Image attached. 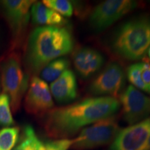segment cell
<instances>
[{
    "label": "cell",
    "instance_id": "6",
    "mask_svg": "<svg viewBox=\"0 0 150 150\" xmlns=\"http://www.w3.org/2000/svg\"><path fill=\"white\" fill-rule=\"evenodd\" d=\"M138 3L131 0H107L97 5L89 17L91 27L96 32L104 31L119 19L136 8Z\"/></svg>",
    "mask_w": 150,
    "mask_h": 150
},
{
    "label": "cell",
    "instance_id": "14",
    "mask_svg": "<svg viewBox=\"0 0 150 150\" xmlns=\"http://www.w3.org/2000/svg\"><path fill=\"white\" fill-rule=\"evenodd\" d=\"M31 20L33 24L47 27H64L66 20L61 15L47 8L42 2L35 1L31 8Z\"/></svg>",
    "mask_w": 150,
    "mask_h": 150
},
{
    "label": "cell",
    "instance_id": "9",
    "mask_svg": "<svg viewBox=\"0 0 150 150\" xmlns=\"http://www.w3.org/2000/svg\"><path fill=\"white\" fill-rule=\"evenodd\" d=\"M34 2V1L29 0H4L0 1L6 20L16 41L23 37L27 29L31 16V8Z\"/></svg>",
    "mask_w": 150,
    "mask_h": 150
},
{
    "label": "cell",
    "instance_id": "5",
    "mask_svg": "<svg viewBox=\"0 0 150 150\" xmlns=\"http://www.w3.org/2000/svg\"><path fill=\"white\" fill-rule=\"evenodd\" d=\"M121 130L117 117L110 116L83 128L73 139V150H90L112 143Z\"/></svg>",
    "mask_w": 150,
    "mask_h": 150
},
{
    "label": "cell",
    "instance_id": "22",
    "mask_svg": "<svg viewBox=\"0 0 150 150\" xmlns=\"http://www.w3.org/2000/svg\"><path fill=\"white\" fill-rule=\"evenodd\" d=\"M141 63V74L142 81L147 87L148 93L150 94V64L148 63V61H144Z\"/></svg>",
    "mask_w": 150,
    "mask_h": 150
},
{
    "label": "cell",
    "instance_id": "7",
    "mask_svg": "<svg viewBox=\"0 0 150 150\" xmlns=\"http://www.w3.org/2000/svg\"><path fill=\"white\" fill-rule=\"evenodd\" d=\"M125 83L123 69L118 63L110 62L91 82L88 91L93 95H107L115 98L120 96Z\"/></svg>",
    "mask_w": 150,
    "mask_h": 150
},
{
    "label": "cell",
    "instance_id": "16",
    "mask_svg": "<svg viewBox=\"0 0 150 150\" xmlns=\"http://www.w3.org/2000/svg\"><path fill=\"white\" fill-rule=\"evenodd\" d=\"M18 127H6L0 131V150H12L18 142Z\"/></svg>",
    "mask_w": 150,
    "mask_h": 150
},
{
    "label": "cell",
    "instance_id": "25",
    "mask_svg": "<svg viewBox=\"0 0 150 150\" xmlns=\"http://www.w3.org/2000/svg\"><path fill=\"white\" fill-rule=\"evenodd\" d=\"M147 53H148V56H149V60H150V47H149V50H148Z\"/></svg>",
    "mask_w": 150,
    "mask_h": 150
},
{
    "label": "cell",
    "instance_id": "4",
    "mask_svg": "<svg viewBox=\"0 0 150 150\" xmlns=\"http://www.w3.org/2000/svg\"><path fill=\"white\" fill-rule=\"evenodd\" d=\"M28 82V75L24 74L18 56L11 54L7 56L1 64V83L3 93L8 96L14 112L20 108Z\"/></svg>",
    "mask_w": 150,
    "mask_h": 150
},
{
    "label": "cell",
    "instance_id": "17",
    "mask_svg": "<svg viewBox=\"0 0 150 150\" xmlns=\"http://www.w3.org/2000/svg\"><path fill=\"white\" fill-rule=\"evenodd\" d=\"M42 3L47 8L65 17H71L73 13L72 3L67 0H44Z\"/></svg>",
    "mask_w": 150,
    "mask_h": 150
},
{
    "label": "cell",
    "instance_id": "23",
    "mask_svg": "<svg viewBox=\"0 0 150 150\" xmlns=\"http://www.w3.org/2000/svg\"><path fill=\"white\" fill-rule=\"evenodd\" d=\"M35 150H46L45 143H43L38 138H37L36 142H35Z\"/></svg>",
    "mask_w": 150,
    "mask_h": 150
},
{
    "label": "cell",
    "instance_id": "11",
    "mask_svg": "<svg viewBox=\"0 0 150 150\" xmlns=\"http://www.w3.org/2000/svg\"><path fill=\"white\" fill-rule=\"evenodd\" d=\"M54 106L53 98L47 83L40 78L33 76L24 99L26 111L32 115H44L52 109Z\"/></svg>",
    "mask_w": 150,
    "mask_h": 150
},
{
    "label": "cell",
    "instance_id": "15",
    "mask_svg": "<svg viewBox=\"0 0 150 150\" xmlns=\"http://www.w3.org/2000/svg\"><path fill=\"white\" fill-rule=\"evenodd\" d=\"M70 66V61L66 57L56 59L48 63L41 70V79L46 82H53L57 79Z\"/></svg>",
    "mask_w": 150,
    "mask_h": 150
},
{
    "label": "cell",
    "instance_id": "2",
    "mask_svg": "<svg viewBox=\"0 0 150 150\" xmlns=\"http://www.w3.org/2000/svg\"><path fill=\"white\" fill-rule=\"evenodd\" d=\"M72 31L65 27L40 26L30 33L24 53V65L35 75L48 63L70 53L74 48Z\"/></svg>",
    "mask_w": 150,
    "mask_h": 150
},
{
    "label": "cell",
    "instance_id": "12",
    "mask_svg": "<svg viewBox=\"0 0 150 150\" xmlns=\"http://www.w3.org/2000/svg\"><path fill=\"white\" fill-rule=\"evenodd\" d=\"M72 61L77 74L84 79L98 72L104 63L102 54L88 47L76 49L73 53Z\"/></svg>",
    "mask_w": 150,
    "mask_h": 150
},
{
    "label": "cell",
    "instance_id": "13",
    "mask_svg": "<svg viewBox=\"0 0 150 150\" xmlns=\"http://www.w3.org/2000/svg\"><path fill=\"white\" fill-rule=\"evenodd\" d=\"M52 96L60 104L72 102L77 97L76 76L72 70H67L50 85Z\"/></svg>",
    "mask_w": 150,
    "mask_h": 150
},
{
    "label": "cell",
    "instance_id": "21",
    "mask_svg": "<svg viewBox=\"0 0 150 150\" xmlns=\"http://www.w3.org/2000/svg\"><path fill=\"white\" fill-rule=\"evenodd\" d=\"M73 139H56L45 143L46 150H68L72 147Z\"/></svg>",
    "mask_w": 150,
    "mask_h": 150
},
{
    "label": "cell",
    "instance_id": "20",
    "mask_svg": "<svg viewBox=\"0 0 150 150\" xmlns=\"http://www.w3.org/2000/svg\"><path fill=\"white\" fill-rule=\"evenodd\" d=\"M141 67V63H134L129 66L127 70V78L129 81L135 86V88L148 93L147 87L142 79Z\"/></svg>",
    "mask_w": 150,
    "mask_h": 150
},
{
    "label": "cell",
    "instance_id": "3",
    "mask_svg": "<svg viewBox=\"0 0 150 150\" xmlns=\"http://www.w3.org/2000/svg\"><path fill=\"white\" fill-rule=\"evenodd\" d=\"M150 47V17L142 16L124 23L112 36L110 48L128 61L145 58Z\"/></svg>",
    "mask_w": 150,
    "mask_h": 150
},
{
    "label": "cell",
    "instance_id": "1",
    "mask_svg": "<svg viewBox=\"0 0 150 150\" xmlns=\"http://www.w3.org/2000/svg\"><path fill=\"white\" fill-rule=\"evenodd\" d=\"M120 107L119 101L114 97H90L52 108L43 115L42 125L50 138L68 139L83 127L114 115Z\"/></svg>",
    "mask_w": 150,
    "mask_h": 150
},
{
    "label": "cell",
    "instance_id": "10",
    "mask_svg": "<svg viewBox=\"0 0 150 150\" xmlns=\"http://www.w3.org/2000/svg\"><path fill=\"white\" fill-rule=\"evenodd\" d=\"M150 137V116L144 120L121 129L110 150H146Z\"/></svg>",
    "mask_w": 150,
    "mask_h": 150
},
{
    "label": "cell",
    "instance_id": "8",
    "mask_svg": "<svg viewBox=\"0 0 150 150\" xmlns=\"http://www.w3.org/2000/svg\"><path fill=\"white\" fill-rule=\"evenodd\" d=\"M119 99L122 105L123 119L128 125H135L150 115V97L133 86H129Z\"/></svg>",
    "mask_w": 150,
    "mask_h": 150
},
{
    "label": "cell",
    "instance_id": "18",
    "mask_svg": "<svg viewBox=\"0 0 150 150\" xmlns=\"http://www.w3.org/2000/svg\"><path fill=\"white\" fill-rule=\"evenodd\" d=\"M13 124L10 99L8 95L2 93L0 95V125L9 127Z\"/></svg>",
    "mask_w": 150,
    "mask_h": 150
},
{
    "label": "cell",
    "instance_id": "24",
    "mask_svg": "<svg viewBox=\"0 0 150 150\" xmlns=\"http://www.w3.org/2000/svg\"><path fill=\"white\" fill-rule=\"evenodd\" d=\"M146 150H150V137H149V140H148L147 147H146Z\"/></svg>",
    "mask_w": 150,
    "mask_h": 150
},
{
    "label": "cell",
    "instance_id": "19",
    "mask_svg": "<svg viewBox=\"0 0 150 150\" xmlns=\"http://www.w3.org/2000/svg\"><path fill=\"white\" fill-rule=\"evenodd\" d=\"M38 136L34 129L30 125H28L24 129L23 136L20 142L15 146L12 150H35V142Z\"/></svg>",
    "mask_w": 150,
    "mask_h": 150
}]
</instances>
